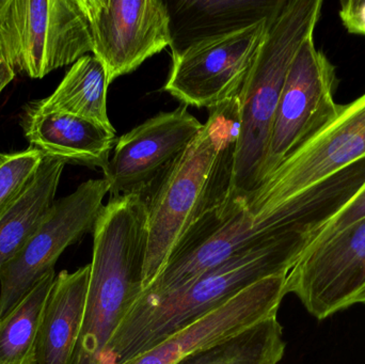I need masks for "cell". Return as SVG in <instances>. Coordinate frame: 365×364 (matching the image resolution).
Listing matches in <instances>:
<instances>
[{
    "instance_id": "cell-22",
    "label": "cell",
    "mask_w": 365,
    "mask_h": 364,
    "mask_svg": "<svg viewBox=\"0 0 365 364\" xmlns=\"http://www.w3.org/2000/svg\"><path fill=\"white\" fill-rule=\"evenodd\" d=\"M44 154L30 145L27 150L4 154L0 160V212L19 197L31 181Z\"/></svg>"
},
{
    "instance_id": "cell-29",
    "label": "cell",
    "mask_w": 365,
    "mask_h": 364,
    "mask_svg": "<svg viewBox=\"0 0 365 364\" xmlns=\"http://www.w3.org/2000/svg\"><path fill=\"white\" fill-rule=\"evenodd\" d=\"M2 156H4V155H2ZM2 156H1V157H0V160H1Z\"/></svg>"
},
{
    "instance_id": "cell-5",
    "label": "cell",
    "mask_w": 365,
    "mask_h": 364,
    "mask_svg": "<svg viewBox=\"0 0 365 364\" xmlns=\"http://www.w3.org/2000/svg\"><path fill=\"white\" fill-rule=\"evenodd\" d=\"M323 4L322 0H284L270 19L238 94L240 135L231 194H250L261 185L270 130L287 72L300 45L314 36Z\"/></svg>"
},
{
    "instance_id": "cell-10",
    "label": "cell",
    "mask_w": 365,
    "mask_h": 364,
    "mask_svg": "<svg viewBox=\"0 0 365 364\" xmlns=\"http://www.w3.org/2000/svg\"><path fill=\"white\" fill-rule=\"evenodd\" d=\"M79 4L89 23L92 53L105 66L109 85L171 45L165 0H79Z\"/></svg>"
},
{
    "instance_id": "cell-15",
    "label": "cell",
    "mask_w": 365,
    "mask_h": 364,
    "mask_svg": "<svg viewBox=\"0 0 365 364\" xmlns=\"http://www.w3.org/2000/svg\"><path fill=\"white\" fill-rule=\"evenodd\" d=\"M25 137L44 155L66 164L81 165L103 171L117 143V132L94 122L63 113L25 111Z\"/></svg>"
},
{
    "instance_id": "cell-8",
    "label": "cell",
    "mask_w": 365,
    "mask_h": 364,
    "mask_svg": "<svg viewBox=\"0 0 365 364\" xmlns=\"http://www.w3.org/2000/svg\"><path fill=\"white\" fill-rule=\"evenodd\" d=\"M109 188L105 179L89 180L53 202L23 249L0 271V318L46 274L55 271L66 248L93 231Z\"/></svg>"
},
{
    "instance_id": "cell-13",
    "label": "cell",
    "mask_w": 365,
    "mask_h": 364,
    "mask_svg": "<svg viewBox=\"0 0 365 364\" xmlns=\"http://www.w3.org/2000/svg\"><path fill=\"white\" fill-rule=\"evenodd\" d=\"M203 124L185 105L160 113L118 139L104 179L111 197H145L192 142Z\"/></svg>"
},
{
    "instance_id": "cell-7",
    "label": "cell",
    "mask_w": 365,
    "mask_h": 364,
    "mask_svg": "<svg viewBox=\"0 0 365 364\" xmlns=\"http://www.w3.org/2000/svg\"><path fill=\"white\" fill-rule=\"evenodd\" d=\"M336 88V68L315 46L314 36H310L300 45L287 72L270 130L261 185L339 115Z\"/></svg>"
},
{
    "instance_id": "cell-18",
    "label": "cell",
    "mask_w": 365,
    "mask_h": 364,
    "mask_svg": "<svg viewBox=\"0 0 365 364\" xmlns=\"http://www.w3.org/2000/svg\"><path fill=\"white\" fill-rule=\"evenodd\" d=\"M66 162L44 155L25 189L0 212V271L23 249L55 202Z\"/></svg>"
},
{
    "instance_id": "cell-28",
    "label": "cell",
    "mask_w": 365,
    "mask_h": 364,
    "mask_svg": "<svg viewBox=\"0 0 365 364\" xmlns=\"http://www.w3.org/2000/svg\"><path fill=\"white\" fill-rule=\"evenodd\" d=\"M2 155H4V154H0V157H1Z\"/></svg>"
},
{
    "instance_id": "cell-17",
    "label": "cell",
    "mask_w": 365,
    "mask_h": 364,
    "mask_svg": "<svg viewBox=\"0 0 365 364\" xmlns=\"http://www.w3.org/2000/svg\"><path fill=\"white\" fill-rule=\"evenodd\" d=\"M91 266L56 276L38 333L36 364H71L85 313Z\"/></svg>"
},
{
    "instance_id": "cell-24",
    "label": "cell",
    "mask_w": 365,
    "mask_h": 364,
    "mask_svg": "<svg viewBox=\"0 0 365 364\" xmlns=\"http://www.w3.org/2000/svg\"><path fill=\"white\" fill-rule=\"evenodd\" d=\"M339 14L349 33L365 36V0L341 1Z\"/></svg>"
},
{
    "instance_id": "cell-6",
    "label": "cell",
    "mask_w": 365,
    "mask_h": 364,
    "mask_svg": "<svg viewBox=\"0 0 365 364\" xmlns=\"http://www.w3.org/2000/svg\"><path fill=\"white\" fill-rule=\"evenodd\" d=\"M92 49L79 0H6L0 14V55L15 74L41 79Z\"/></svg>"
},
{
    "instance_id": "cell-14",
    "label": "cell",
    "mask_w": 365,
    "mask_h": 364,
    "mask_svg": "<svg viewBox=\"0 0 365 364\" xmlns=\"http://www.w3.org/2000/svg\"><path fill=\"white\" fill-rule=\"evenodd\" d=\"M287 274L266 278L124 364H177L185 357L229 339L278 314Z\"/></svg>"
},
{
    "instance_id": "cell-11",
    "label": "cell",
    "mask_w": 365,
    "mask_h": 364,
    "mask_svg": "<svg viewBox=\"0 0 365 364\" xmlns=\"http://www.w3.org/2000/svg\"><path fill=\"white\" fill-rule=\"evenodd\" d=\"M285 286L319 321L355 305L365 288V218L310 246Z\"/></svg>"
},
{
    "instance_id": "cell-16",
    "label": "cell",
    "mask_w": 365,
    "mask_h": 364,
    "mask_svg": "<svg viewBox=\"0 0 365 364\" xmlns=\"http://www.w3.org/2000/svg\"><path fill=\"white\" fill-rule=\"evenodd\" d=\"M284 0H165L171 51L225 36L270 19Z\"/></svg>"
},
{
    "instance_id": "cell-26",
    "label": "cell",
    "mask_w": 365,
    "mask_h": 364,
    "mask_svg": "<svg viewBox=\"0 0 365 364\" xmlns=\"http://www.w3.org/2000/svg\"><path fill=\"white\" fill-rule=\"evenodd\" d=\"M356 303H361V305H365V288L361 291L359 295H358L357 298L355 301Z\"/></svg>"
},
{
    "instance_id": "cell-19",
    "label": "cell",
    "mask_w": 365,
    "mask_h": 364,
    "mask_svg": "<svg viewBox=\"0 0 365 364\" xmlns=\"http://www.w3.org/2000/svg\"><path fill=\"white\" fill-rule=\"evenodd\" d=\"M108 87V77L102 62L94 55H86L73 64L51 95L30 103L26 110L68 113L115 130L107 110Z\"/></svg>"
},
{
    "instance_id": "cell-2",
    "label": "cell",
    "mask_w": 365,
    "mask_h": 364,
    "mask_svg": "<svg viewBox=\"0 0 365 364\" xmlns=\"http://www.w3.org/2000/svg\"><path fill=\"white\" fill-rule=\"evenodd\" d=\"M302 234L264 239L177 288L139 297L98 364H124L227 303L252 284L289 274L312 245Z\"/></svg>"
},
{
    "instance_id": "cell-23",
    "label": "cell",
    "mask_w": 365,
    "mask_h": 364,
    "mask_svg": "<svg viewBox=\"0 0 365 364\" xmlns=\"http://www.w3.org/2000/svg\"><path fill=\"white\" fill-rule=\"evenodd\" d=\"M362 218H365V183L360 192L356 194L355 198L336 217L332 218L328 222L327 226L319 233V236L312 245L329 239L332 235L340 232L343 229L347 228V227L351 226V224L358 222V220L362 219Z\"/></svg>"
},
{
    "instance_id": "cell-27",
    "label": "cell",
    "mask_w": 365,
    "mask_h": 364,
    "mask_svg": "<svg viewBox=\"0 0 365 364\" xmlns=\"http://www.w3.org/2000/svg\"><path fill=\"white\" fill-rule=\"evenodd\" d=\"M6 0H0V14H1L2 10H4V6H6Z\"/></svg>"
},
{
    "instance_id": "cell-21",
    "label": "cell",
    "mask_w": 365,
    "mask_h": 364,
    "mask_svg": "<svg viewBox=\"0 0 365 364\" xmlns=\"http://www.w3.org/2000/svg\"><path fill=\"white\" fill-rule=\"evenodd\" d=\"M284 353L283 328L274 316L229 339L197 350L177 364H279Z\"/></svg>"
},
{
    "instance_id": "cell-25",
    "label": "cell",
    "mask_w": 365,
    "mask_h": 364,
    "mask_svg": "<svg viewBox=\"0 0 365 364\" xmlns=\"http://www.w3.org/2000/svg\"><path fill=\"white\" fill-rule=\"evenodd\" d=\"M15 75L16 74H15L13 68L9 66L8 62L0 55V94H1L2 90L14 79Z\"/></svg>"
},
{
    "instance_id": "cell-1",
    "label": "cell",
    "mask_w": 365,
    "mask_h": 364,
    "mask_svg": "<svg viewBox=\"0 0 365 364\" xmlns=\"http://www.w3.org/2000/svg\"><path fill=\"white\" fill-rule=\"evenodd\" d=\"M353 197V187L342 175H334L279 205L268 204L252 192L231 194L187 229L158 277L143 292L177 288L276 235H306L314 243Z\"/></svg>"
},
{
    "instance_id": "cell-3",
    "label": "cell",
    "mask_w": 365,
    "mask_h": 364,
    "mask_svg": "<svg viewBox=\"0 0 365 364\" xmlns=\"http://www.w3.org/2000/svg\"><path fill=\"white\" fill-rule=\"evenodd\" d=\"M240 123L238 96L210 108L199 134L145 198L149 236L143 290L158 277L187 229L231 194Z\"/></svg>"
},
{
    "instance_id": "cell-12",
    "label": "cell",
    "mask_w": 365,
    "mask_h": 364,
    "mask_svg": "<svg viewBox=\"0 0 365 364\" xmlns=\"http://www.w3.org/2000/svg\"><path fill=\"white\" fill-rule=\"evenodd\" d=\"M364 158L365 93L341 105L334 121L296 150L255 192L270 204H282Z\"/></svg>"
},
{
    "instance_id": "cell-20",
    "label": "cell",
    "mask_w": 365,
    "mask_h": 364,
    "mask_svg": "<svg viewBox=\"0 0 365 364\" xmlns=\"http://www.w3.org/2000/svg\"><path fill=\"white\" fill-rule=\"evenodd\" d=\"M55 278V271H49L0 318V364H36L38 333Z\"/></svg>"
},
{
    "instance_id": "cell-4",
    "label": "cell",
    "mask_w": 365,
    "mask_h": 364,
    "mask_svg": "<svg viewBox=\"0 0 365 364\" xmlns=\"http://www.w3.org/2000/svg\"><path fill=\"white\" fill-rule=\"evenodd\" d=\"M93 254L78 343L71 364H98L143 292L149 209L141 194L111 197L93 231Z\"/></svg>"
},
{
    "instance_id": "cell-9",
    "label": "cell",
    "mask_w": 365,
    "mask_h": 364,
    "mask_svg": "<svg viewBox=\"0 0 365 364\" xmlns=\"http://www.w3.org/2000/svg\"><path fill=\"white\" fill-rule=\"evenodd\" d=\"M272 17L173 53L170 75L163 90L185 106L197 108L210 109L238 96Z\"/></svg>"
}]
</instances>
